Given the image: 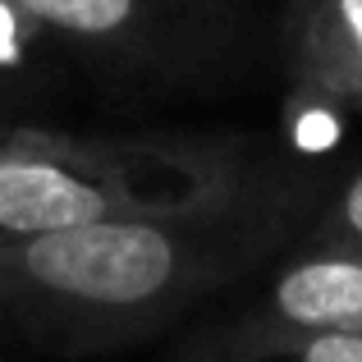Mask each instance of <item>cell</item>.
Wrapping results in <instances>:
<instances>
[{"instance_id":"6da1fadb","label":"cell","mask_w":362,"mask_h":362,"mask_svg":"<svg viewBox=\"0 0 362 362\" xmlns=\"http://www.w3.org/2000/svg\"><path fill=\"white\" fill-rule=\"evenodd\" d=\"M280 202L234 175L170 211L115 216L0 247V308L69 344L147 330L262 252Z\"/></svg>"},{"instance_id":"7a4b0ae2","label":"cell","mask_w":362,"mask_h":362,"mask_svg":"<svg viewBox=\"0 0 362 362\" xmlns=\"http://www.w3.org/2000/svg\"><path fill=\"white\" fill-rule=\"evenodd\" d=\"M234 175L243 170L230 156L188 142L9 129L0 142V247L115 216L170 211Z\"/></svg>"},{"instance_id":"3957f363","label":"cell","mask_w":362,"mask_h":362,"mask_svg":"<svg viewBox=\"0 0 362 362\" xmlns=\"http://www.w3.org/2000/svg\"><path fill=\"white\" fill-rule=\"evenodd\" d=\"M37 37H51L110 78H211L247 46L257 0H9Z\"/></svg>"},{"instance_id":"277c9868","label":"cell","mask_w":362,"mask_h":362,"mask_svg":"<svg viewBox=\"0 0 362 362\" xmlns=\"http://www.w3.org/2000/svg\"><path fill=\"white\" fill-rule=\"evenodd\" d=\"M317 335H362V257L308 243V252L275 275L266 303L239 326L234 354L243 362L289 358Z\"/></svg>"},{"instance_id":"5b68a950","label":"cell","mask_w":362,"mask_h":362,"mask_svg":"<svg viewBox=\"0 0 362 362\" xmlns=\"http://www.w3.org/2000/svg\"><path fill=\"white\" fill-rule=\"evenodd\" d=\"M280 46L298 101L362 110V0H289Z\"/></svg>"},{"instance_id":"8992f818","label":"cell","mask_w":362,"mask_h":362,"mask_svg":"<svg viewBox=\"0 0 362 362\" xmlns=\"http://www.w3.org/2000/svg\"><path fill=\"white\" fill-rule=\"evenodd\" d=\"M317 247H339V252L362 257V170L335 193L326 216L317 221Z\"/></svg>"},{"instance_id":"52a82bcc","label":"cell","mask_w":362,"mask_h":362,"mask_svg":"<svg viewBox=\"0 0 362 362\" xmlns=\"http://www.w3.org/2000/svg\"><path fill=\"white\" fill-rule=\"evenodd\" d=\"M293 362H362V335H317L289 354Z\"/></svg>"},{"instance_id":"ba28073f","label":"cell","mask_w":362,"mask_h":362,"mask_svg":"<svg viewBox=\"0 0 362 362\" xmlns=\"http://www.w3.org/2000/svg\"><path fill=\"white\" fill-rule=\"evenodd\" d=\"M5 133H9V129H5V124H0V142H5Z\"/></svg>"}]
</instances>
